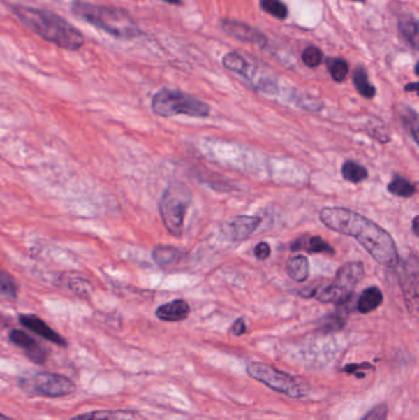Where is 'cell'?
Here are the masks:
<instances>
[{"label":"cell","instance_id":"6da1fadb","mask_svg":"<svg viewBox=\"0 0 419 420\" xmlns=\"http://www.w3.org/2000/svg\"><path fill=\"white\" fill-rule=\"evenodd\" d=\"M320 220L335 233L354 238L378 263L395 268L399 263V251L394 238L362 214L342 207L323 208Z\"/></svg>","mask_w":419,"mask_h":420},{"label":"cell","instance_id":"7a4b0ae2","mask_svg":"<svg viewBox=\"0 0 419 420\" xmlns=\"http://www.w3.org/2000/svg\"><path fill=\"white\" fill-rule=\"evenodd\" d=\"M13 11L22 25L56 46L77 51L85 43L82 32L54 13L25 6H13Z\"/></svg>","mask_w":419,"mask_h":420},{"label":"cell","instance_id":"3957f363","mask_svg":"<svg viewBox=\"0 0 419 420\" xmlns=\"http://www.w3.org/2000/svg\"><path fill=\"white\" fill-rule=\"evenodd\" d=\"M72 10L82 20L118 40H133L143 35L133 17L123 9L77 0L73 3Z\"/></svg>","mask_w":419,"mask_h":420},{"label":"cell","instance_id":"277c9868","mask_svg":"<svg viewBox=\"0 0 419 420\" xmlns=\"http://www.w3.org/2000/svg\"><path fill=\"white\" fill-rule=\"evenodd\" d=\"M152 110L160 117L187 115L205 118L210 116V107L205 102L174 89H161L152 99Z\"/></svg>","mask_w":419,"mask_h":420},{"label":"cell","instance_id":"5b68a950","mask_svg":"<svg viewBox=\"0 0 419 420\" xmlns=\"http://www.w3.org/2000/svg\"><path fill=\"white\" fill-rule=\"evenodd\" d=\"M247 374L268 389L279 392L291 398H302L309 395L310 386L305 381L284 371L274 369L266 363L253 361L247 365Z\"/></svg>","mask_w":419,"mask_h":420},{"label":"cell","instance_id":"8992f818","mask_svg":"<svg viewBox=\"0 0 419 420\" xmlns=\"http://www.w3.org/2000/svg\"><path fill=\"white\" fill-rule=\"evenodd\" d=\"M191 198L189 189L181 183H171L161 196L159 212L165 228L172 236L179 238L184 233V217Z\"/></svg>","mask_w":419,"mask_h":420},{"label":"cell","instance_id":"52a82bcc","mask_svg":"<svg viewBox=\"0 0 419 420\" xmlns=\"http://www.w3.org/2000/svg\"><path fill=\"white\" fill-rule=\"evenodd\" d=\"M19 385L27 395L46 398H59L72 395L77 386L67 376L53 372H25L19 379Z\"/></svg>","mask_w":419,"mask_h":420},{"label":"cell","instance_id":"ba28073f","mask_svg":"<svg viewBox=\"0 0 419 420\" xmlns=\"http://www.w3.org/2000/svg\"><path fill=\"white\" fill-rule=\"evenodd\" d=\"M364 277L362 262H349L338 269L332 284L317 294V300L325 304L344 305L352 299L354 288Z\"/></svg>","mask_w":419,"mask_h":420},{"label":"cell","instance_id":"9c48e42d","mask_svg":"<svg viewBox=\"0 0 419 420\" xmlns=\"http://www.w3.org/2000/svg\"><path fill=\"white\" fill-rule=\"evenodd\" d=\"M9 340L13 345L24 350L26 356L32 360L35 364H45L48 359V352L46 348L24 331L13 329L9 333Z\"/></svg>","mask_w":419,"mask_h":420},{"label":"cell","instance_id":"30bf717a","mask_svg":"<svg viewBox=\"0 0 419 420\" xmlns=\"http://www.w3.org/2000/svg\"><path fill=\"white\" fill-rule=\"evenodd\" d=\"M261 224V218L251 215H237L229 219L223 225V233L233 241H242L250 238L256 229Z\"/></svg>","mask_w":419,"mask_h":420},{"label":"cell","instance_id":"8fae6325","mask_svg":"<svg viewBox=\"0 0 419 420\" xmlns=\"http://www.w3.org/2000/svg\"><path fill=\"white\" fill-rule=\"evenodd\" d=\"M221 27L228 35L233 36L237 40L244 41L247 43H252L256 46L261 47V48L266 47L267 43H268L266 36L263 35L261 31L257 30L252 26L247 25L245 22L224 19L221 21Z\"/></svg>","mask_w":419,"mask_h":420},{"label":"cell","instance_id":"7c38bea8","mask_svg":"<svg viewBox=\"0 0 419 420\" xmlns=\"http://www.w3.org/2000/svg\"><path fill=\"white\" fill-rule=\"evenodd\" d=\"M20 324L30 329L32 332L41 335L42 338L51 342L53 345H59V347H68V342L66 338H63L61 334L57 333L54 329H52L43 319L37 317L35 314H20L19 316Z\"/></svg>","mask_w":419,"mask_h":420},{"label":"cell","instance_id":"4fadbf2b","mask_svg":"<svg viewBox=\"0 0 419 420\" xmlns=\"http://www.w3.org/2000/svg\"><path fill=\"white\" fill-rule=\"evenodd\" d=\"M189 312L191 307L189 303L177 299L159 306L155 311V316L164 322H181L189 317Z\"/></svg>","mask_w":419,"mask_h":420},{"label":"cell","instance_id":"5bb4252c","mask_svg":"<svg viewBox=\"0 0 419 420\" xmlns=\"http://www.w3.org/2000/svg\"><path fill=\"white\" fill-rule=\"evenodd\" d=\"M184 254L179 248L168 245H159L153 249V259L155 263L161 268H169L179 263Z\"/></svg>","mask_w":419,"mask_h":420},{"label":"cell","instance_id":"9a60e30c","mask_svg":"<svg viewBox=\"0 0 419 420\" xmlns=\"http://www.w3.org/2000/svg\"><path fill=\"white\" fill-rule=\"evenodd\" d=\"M292 251H300L305 249L309 254H335L332 246L328 245L323 238L320 236H311L307 238H299L295 242L293 243Z\"/></svg>","mask_w":419,"mask_h":420},{"label":"cell","instance_id":"2e32d148","mask_svg":"<svg viewBox=\"0 0 419 420\" xmlns=\"http://www.w3.org/2000/svg\"><path fill=\"white\" fill-rule=\"evenodd\" d=\"M383 291L378 287H370L364 290L360 294V298L358 300V309L360 314H369L378 309L380 305L383 304Z\"/></svg>","mask_w":419,"mask_h":420},{"label":"cell","instance_id":"e0dca14e","mask_svg":"<svg viewBox=\"0 0 419 420\" xmlns=\"http://www.w3.org/2000/svg\"><path fill=\"white\" fill-rule=\"evenodd\" d=\"M133 412L129 410H95L77 415L71 420H132Z\"/></svg>","mask_w":419,"mask_h":420},{"label":"cell","instance_id":"ac0fdd59","mask_svg":"<svg viewBox=\"0 0 419 420\" xmlns=\"http://www.w3.org/2000/svg\"><path fill=\"white\" fill-rule=\"evenodd\" d=\"M399 32L414 50L418 48V22L412 16H402L399 20Z\"/></svg>","mask_w":419,"mask_h":420},{"label":"cell","instance_id":"d6986e66","mask_svg":"<svg viewBox=\"0 0 419 420\" xmlns=\"http://www.w3.org/2000/svg\"><path fill=\"white\" fill-rule=\"evenodd\" d=\"M310 273V264L305 256H295L288 262V274L289 277L297 283L305 282Z\"/></svg>","mask_w":419,"mask_h":420},{"label":"cell","instance_id":"ffe728a7","mask_svg":"<svg viewBox=\"0 0 419 420\" xmlns=\"http://www.w3.org/2000/svg\"><path fill=\"white\" fill-rule=\"evenodd\" d=\"M223 66L229 69V71H234L236 74H240L244 76L246 79H249L252 73V66L249 64V61H246L244 57L235 53V52H230L228 55H225L223 58Z\"/></svg>","mask_w":419,"mask_h":420},{"label":"cell","instance_id":"44dd1931","mask_svg":"<svg viewBox=\"0 0 419 420\" xmlns=\"http://www.w3.org/2000/svg\"><path fill=\"white\" fill-rule=\"evenodd\" d=\"M353 82H354V87L357 89V92L365 97V99H373L376 94V89L374 87L373 84L369 81L368 73L367 71L359 66L357 68V71L353 75Z\"/></svg>","mask_w":419,"mask_h":420},{"label":"cell","instance_id":"7402d4cb","mask_svg":"<svg viewBox=\"0 0 419 420\" xmlns=\"http://www.w3.org/2000/svg\"><path fill=\"white\" fill-rule=\"evenodd\" d=\"M342 176L349 182L359 183L368 178V171L365 167L355 161H346L342 165Z\"/></svg>","mask_w":419,"mask_h":420},{"label":"cell","instance_id":"603a6c76","mask_svg":"<svg viewBox=\"0 0 419 420\" xmlns=\"http://www.w3.org/2000/svg\"><path fill=\"white\" fill-rule=\"evenodd\" d=\"M388 191L397 197L411 198L416 194V186L406 178L395 176L388 186Z\"/></svg>","mask_w":419,"mask_h":420},{"label":"cell","instance_id":"cb8c5ba5","mask_svg":"<svg viewBox=\"0 0 419 420\" xmlns=\"http://www.w3.org/2000/svg\"><path fill=\"white\" fill-rule=\"evenodd\" d=\"M0 295L8 299H16L19 295V285L10 274L0 268Z\"/></svg>","mask_w":419,"mask_h":420},{"label":"cell","instance_id":"d4e9b609","mask_svg":"<svg viewBox=\"0 0 419 420\" xmlns=\"http://www.w3.org/2000/svg\"><path fill=\"white\" fill-rule=\"evenodd\" d=\"M326 64H328V71L332 76L333 80L337 81V82L346 80L348 73H349V66H348L347 61L342 58H328Z\"/></svg>","mask_w":419,"mask_h":420},{"label":"cell","instance_id":"484cf974","mask_svg":"<svg viewBox=\"0 0 419 420\" xmlns=\"http://www.w3.org/2000/svg\"><path fill=\"white\" fill-rule=\"evenodd\" d=\"M262 10L266 11L267 14L274 16L279 20H284L288 17V8L281 0H261Z\"/></svg>","mask_w":419,"mask_h":420},{"label":"cell","instance_id":"4316f807","mask_svg":"<svg viewBox=\"0 0 419 420\" xmlns=\"http://www.w3.org/2000/svg\"><path fill=\"white\" fill-rule=\"evenodd\" d=\"M346 324V319L341 314H332L325 316L320 319V329L323 332H335L343 328Z\"/></svg>","mask_w":419,"mask_h":420},{"label":"cell","instance_id":"83f0119b","mask_svg":"<svg viewBox=\"0 0 419 420\" xmlns=\"http://www.w3.org/2000/svg\"><path fill=\"white\" fill-rule=\"evenodd\" d=\"M402 115V121L406 128L409 129L412 137H413L414 142L418 143V115L417 112L412 110L411 107H407L406 111Z\"/></svg>","mask_w":419,"mask_h":420},{"label":"cell","instance_id":"f1b7e54d","mask_svg":"<svg viewBox=\"0 0 419 420\" xmlns=\"http://www.w3.org/2000/svg\"><path fill=\"white\" fill-rule=\"evenodd\" d=\"M322 56L321 50L316 46L307 47L302 52V63L309 68H316L321 64Z\"/></svg>","mask_w":419,"mask_h":420},{"label":"cell","instance_id":"f546056e","mask_svg":"<svg viewBox=\"0 0 419 420\" xmlns=\"http://www.w3.org/2000/svg\"><path fill=\"white\" fill-rule=\"evenodd\" d=\"M68 287L73 293L77 294L78 296H89L92 291L91 284L82 278L71 279L68 282Z\"/></svg>","mask_w":419,"mask_h":420},{"label":"cell","instance_id":"4dcf8cb0","mask_svg":"<svg viewBox=\"0 0 419 420\" xmlns=\"http://www.w3.org/2000/svg\"><path fill=\"white\" fill-rule=\"evenodd\" d=\"M376 127H374L372 122L369 123L368 133L372 137L375 138L380 143H389L391 139L388 128L385 127V124L381 123V121H376Z\"/></svg>","mask_w":419,"mask_h":420},{"label":"cell","instance_id":"1f68e13d","mask_svg":"<svg viewBox=\"0 0 419 420\" xmlns=\"http://www.w3.org/2000/svg\"><path fill=\"white\" fill-rule=\"evenodd\" d=\"M388 414H389L388 405L381 403L369 410L368 413L364 415L360 420H388Z\"/></svg>","mask_w":419,"mask_h":420},{"label":"cell","instance_id":"d6a6232c","mask_svg":"<svg viewBox=\"0 0 419 420\" xmlns=\"http://www.w3.org/2000/svg\"><path fill=\"white\" fill-rule=\"evenodd\" d=\"M253 252H255L256 259L265 261L271 256V247L267 242H260L256 246Z\"/></svg>","mask_w":419,"mask_h":420},{"label":"cell","instance_id":"836d02e7","mask_svg":"<svg viewBox=\"0 0 419 420\" xmlns=\"http://www.w3.org/2000/svg\"><path fill=\"white\" fill-rule=\"evenodd\" d=\"M231 332L236 337H240L246 332V324L244 319H237L231 326Z\"/></svg>","mask_w":419,"mask_h":420},{"label":"cell","instance_id":"e575fe53","mask_svg":"<svg viewBox=\"0 0 419 420\" xmlns=\"http://www.w3.org/2000/svg\"><path fill=\"white\" fill-rule=\"evenodd\" d=\"M418 223L419 217H414L413 222H412V230L416 236H418Z\"/></svg>","mask_w":419,"mask_h":420},{"label":"cell","instance_id":"d590c367","mask_svg":"<svg viewBox=\"0 0 419 420\" xmlns=\"http://www.w3.org/2000/svg\"><path fill=\"white\" fill-rule=\"evenodd\" d=\"M418 90V84L413 82V84H409L404 87V92H417Z\"/></svg>","mask_w":419,"mask_h":420},{"label":"cell","instance_id":"8d00e7d4","mask_svg":"<svg viewBox=\"0 0 419 420\" xmlns=\"http://www.w3.org/2000/svg\"><path fill=\"white\" fill-rule=\"evenodd\" d=\"M165 3H169V4H172V6H181L182 4V1L181 0H164Z\"/></svg>","mask_w":419,"mask_h":420},{"label":"cell","instance_id":"74e56055","mask_svg":"<svg viewBox=\"0 0 419 420\" xmlns=\"http://www.w3.org/2000/svg\"><path fill=\"white\" fill-rule=\"evenodd\" d=\"M6 324H8V321H6V319L4 317V316H1V314H0V326H6Z\"/></svg>","mask_w":419,"mask_h":420},{"label":"cell","instance_id":"f35d334b","mask_svg":"<svg viewBox=\"0 0 419 420\" xmlns=\"http://www.w3.org/2000/svg\"><path fill=\"white\" fill-rule=\"evenodd\" d=\"M0 420H14L9 418V417H6V415L3 414V413H0Z\"/></svg>","mask_w":419,"mask_h":420},{"label":"cell","instance_id":"ab89813d","mask_svg":"<svg viewBox=\"0 0 419 420\" xmlns=\"http://www.w3.org/2000/svg\"><path fill=\"white\" fill-rule=\"evenodd\" d=\"M355 1H365V0H355Z\"/></svg>","mask_w":419,"mask_h":420}]
</instances>
